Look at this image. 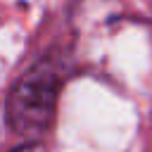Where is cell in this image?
Masks as SVG:
<instances>
[{"label":"cell","mask_w":152,"mask_h":152,"mask_svg":"<svg viewBox=\"0 0 152 152\" xmlns=\"http://www.w3.org/2000/svg\"><path fill=\"white\" fill-rule=\"evenodd\" d=\"M59 86H62L59 66L48 57L36 62L10 90L7 97L10 128L24 138H38L40 133H45L55 114Z\"/></svg>","instance_id":"cell-1"},{"label":"cell","mask_w":152,"mask_h":152,"mask_svg":"<svg viewBox=\"0 0 152 152\" xmlns=\"http://www.w3.org/2000/svg\"><path fill=\"white\" fill-rule=\"evenodd\" d=\"M12 152H45V145L40 140H33V142H26V145H21V147H17Z\"/></svg>","instance_id":"cell-2"}]
</instances>
